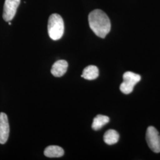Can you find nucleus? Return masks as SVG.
Instances as JSON below:
<instances>
[{
	"mask_svg": "<svg viewBox=\"0 0 160 160\" xmlns=\"http://www.w3.org/2000/svg\"><path fill=\"white\" fill-rule=\"evenodd\" d=\"M88 23L92 32L101 38H104L111 29L109 17L100 9L94 10L89 14Z\"/></svg>",
	"mask_w": 160,
	"mask_h": 160,
	"instance_id": "nucleus-1",
	"label": "nucleus"
},
{
	"mask_svg": "<svg viewBox=\"0 0 160 160\" xmlns=\"http://www.w3.org/2000/svg\"><path fill=\"white\" fill-rule=\"evenodd\" d=\"M48 34L52 40L60 39L64 33V23L62 17L58 14H52L49 18Z\"/></svg>",
	"mask_w": 160,
	"mask_h": 160,
	"instance_id": "nucleus-2",
	"label": "nucleus"
},
{
	"mask_svg": "<svg viewBox=\"0 0 160 160\" xmlns=\"http://www.w3.org/2000/svg\"><path fill=\"white\" fill-rule=\"evenodd\" d=\"M123 79V81L120 84V91L125 94H129L133 92L134 87L140 81L141 77L133 72L128 71L124 73Z\"/></svg>",
	"mask_w": 160,
	"mask_h": 160,
	"instance_id": "nucleus-3",
	"label": "nucleus"
},
{
	"mask_svg": "<svg viewBox=\"0 0 160 160\" xmlns=\"http://www.w3.org/2000/svg\"><path fill=\"white\" fill-rule=\"evenodd\" d=\"M146 139L149 148L155 153L160 152V135L153 126H149L146 133Z\"/></svg>",
	"mask_w": 160,
	"mask_h": 160,
	"instance_id": "nucleus-4",
	"label": "nucleus"
},
{
	"mask_svg": "<svg viewBox=\"0 0 160 160\" xmlns=\"http://www.w3.org/2000/svg\"><path fill=\"white\" fill-rule=\"evenodd\" d=\"M20 3V0H5L2 17L6 22H10L13 19Z\"/></svg>",
	"mask_w": 160,
	"mask_h": 160,
	"instance_id": "nucleus-5",
	"label": "nucleus"
},
{
	"mask_svg": "<svg viewBox=\"0 0 160 160\" xmlns=\"http://www.w3.org/2000/svg\"><path fill=\"white\" fill-rule=\"evenodd\" d=\"M10 133L8 117L4 113H0V143L4 144L7 141Z\"/></svg>",
	"mask_w": 160,
	"mask_h": 160,
	"instance_id": "nucleus-6",
	"label": "nucleus"
},
{
	"mask_svg": "<svg viewBox=\"0 0 160 160\" xmlns=\"http://www.w3.org/2000/svg\"><path fill=\"white\" fill-rule=\"evenodd\" d=\"M68 67V64L65 60H59L52 65V74L57 77H61L66 73Z\"/></svg>",
	"mask_w": 160,
	"mask_h": 160,
	"instance_id": "nucleus-7",
	"label": "nucleus"
},
{
	"mask_svg": "<svg viewBox=\"0 0 160 160\" xmlns=\"http://www.w3.org/2000/svg\"><path fill=\"white\" fill-rule=\"evenodd\" d=\"M44 154L49 158H59L64 154V151L61 147L57 145L48 147L44 151Z\"/></svg>",
	"mask_w": 160,
	"mask_h": 160,
	"instance_id": "nucleus-8",
	"label": "nucleus"
},
{
	"mask_svg": "<svg viewBox=\"0 0 160 160\" xmlns=\"http://www.w3.org/2000/svg\"><path fill=\"white\" fill-rule=\"evenodd\" d=\"M99 71L96 66L89 65L83 70L81 77L86 80H93L96 79L98 77Z\"/></svg>",
	"mask_w": 160,
	"mask_h": 160,
	"instance_id": "nucleus-9",
	"label": "nucleus"
},
{
	"mask_svg": "<svg viewBox=\"0 0 160 160\" xmlns=\"http://www.w3.org/2000/svg\"><path fill=\"white\" fill-rule=\"evenodd\" d=\"M109 120L110 119L108 116L102 114H98L93 119L92 128L95 131H98L103 128L104 125H106L107 123H108Z\"/></svg>",
	"mask_w": 160,
	"mask_h": 160,
	"instance_id": "nucleus-10",
	"label": "nucleus"
},
{
	"mask_svg": "<svg viewBox=\"0 0 160 160\" xmlns=\"http://www.w3.org/2000/svg\"><path fill=\"white\" fill-rule=\"evenodd\" d=\"M119 135L118 132L113 129H110L106 132L103 137L104 142L108 145H113L119 141Z\"/></svg>",
	"mask_w": 160,
	"mask_h": 160,
	"instance_id": "nucleus-11",
	"label": "nucleus"
}]
</instances>
